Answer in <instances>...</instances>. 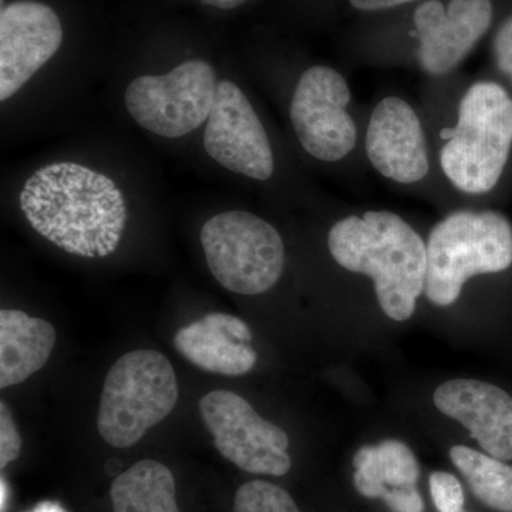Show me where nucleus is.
Listing matches in <instances>:
<instances>
[{
	"mask_svg": "<svg viewBox=\"0 0 512 512\" xmlns=\"http://www.w3.org/2000/svg\"><path fill=\"white\" fill-rule=\"evenodd\" d=\"M431 500L437 512H466V494L454 474L434 471L429 478Z\"/></svg>",
	"mask_w": 512,
	"mask_h": 512,
	"instance_id": "obj_20",
	"label": "nucleus"
},
{
	"mask_svg": "<svg viewBox=\"0 0 512 512\" xmlns=\"http://www.w3.org/2000/svg\"><path fill=\"white\" fill-rule=\"evenodd\" d=\"M248 0H202L205 5L214 6V8L231 10L247 3Z\"/></svg>",
	"mask_w": 512,
	"mask_h": 512,
	"instance_id": "obj_24",
	"label": "nucleus"
},
{
	"mask_svg": "<svg viewBox=\"0 0 512 512\" xmlns=\"http://www.w3.org/2000/svg\"><path fill=\"white\" fill-rule=\"evenodd\" d=\"M491 0H427L414 12L419 35L417 52L421 69L430 74H446L463 62L490 29L493 22Z\"/></svg>",
	"mask_w": 512,
	"mask_h": 512,
	"instance_id": "obj_11",
	"label": "nucleus"
},
{
	"mask_svg": "<svg viewBox=\"0 0 512 512\" xmlns=\"http://www.w3.org/2000/svg\"><path fill=\"white\" fill-rule=\"evenodd\" d=\"M412 2H419V0H350L353 8L363 10V12H376V10L397 8V6L407 5V3Z\"/></svg>",
	"mask_w": 512,
	"mask_h": 512,
	"instance_id": "obj_23",
	"label": "nucleus"
},
{
	"mask_svg": "<svg viewBox=\"0 0 512 512\" xmlns=\"http://www.w3.org/2000/svg\"><path fill=\"white\" fill-rule=\"evenodd\" d=\"M247 323L227 313H210L178 330L175 349L192 365L222 376L251 372L258 355Z\"/></svg>",
	"mask_w": 512,
	"mask_h": 512,
	"instance_id": "obj_14",
	"label": "nucleus"
},
{
	"mask_svg": "<svg viewBox=\"0 0 512 512\" xmlns=\"http://www.w3.org/2000/svg\"><path fill=\"white\" fill-rule=\"evenodd\" d=\"M207 265L218 284L239 295H259L274 288L285 265L281 235L251 212L215 215L201 229Z\"/></svg>",
	"mask_w": 512,
	"mask_h": 512,
	"instance_id": "obj_5",
	"label": "nucleus"
},
{
	"mask_svg": "<svg viewBox=\"0 0 512 512\" xmlns=\"http://www.w3.org/2000/svg\"><path fill=\"white\" fill-rule=\"evenodd\" d=\"M466 512H468V511H466Z\"/></svg>",
	"mask_w": 512,
	"mask_h": 512,
	"instance_id": "obj_26",
	"label": "nucleus"
},
{
	"mask_svg": "<svg viewBox=\"0 0 512 512\" xmlns=\"http://www.w3.org/2000/svg\"><path fill=\"white\" fill-rule=\"evenodd\" d=\"M232 512H301L292 495L265 480L242 484L235 494Z\"/></svg>",
	"mask_w": 512,
	"mask_h": 512,
	"instance_id": "obj_19",
	"label": "nucleus"
},
{
	"mask_svg": "<svg viewBox=\"0 0 512 512\" xmlns=\"http://www.w3.org/2000/svg\"><path fill=\"white\" fill-rule=\"evenodd\" d=\"M494 56L498 69L512 82V18L498 30L494 40Z\"/></svg>",
	"mask_w": 512,
	"mask_h": 512,
	"instance_id": "obj_22",
	"label": "nucleus"
},
{
	"mask_svg": "<svg viewBox=\"0 0 512 512\" xmlns=\"http://www.w3.org/2000/svg\"><path fill=\"white\" fill-rule=\"evenodd\" d=\"M440 413L466 427L488 456L512 460V397L494 384L454 379L434 392Z\"/></svg>",
	"mask_w": 512,
	"mask_h": 512,
	"instance_id": "obj_13",
	"label": "nucleus"
},
{
	"mask_svg": "<svg viewBox=\"0 0 512 512\" xmlns=\"http://www.w3.org/2000/svg\"><path fill=\"white\" fill-rule=\"evenodd\" d=\"M349 103L348 83L336 70L313 66L302 74L289 113L293 130L306 153L326 163L349 156L357 140Z\"/></svg>",
	"mask_w": 512,
	"mask_h": 512,
	"instance_id": "obj_8",
	"label": "nucleus"
},
{
	"mask_svg": "<svg viewBox=\"0 0 512 512\" xmlns=\"http://www.w3.org/2000/svg\"><path fill=\"white\" fill-rule=\"evenodd\" d=\"M200 413L218 453L234 466L256 476L282 477L291 470L288 434L244 397L214 390L200 400Z\"/></svg>",
	"mask_w": 512,
	"mask_h": 512,
	"instance_id": "obj_7",
	"label": "nucleus"
},
{
	"mask_svg": "<svg viewBox=\"0 0 512 512\" xmlns=\"http://www.w3.org/2000/svg\"><path fill=\"white\" fill-rule=\"evenodd\" d=\"M450 458L481 504L493 511L512 512L511 466L466 446L451 447Z\"/></svg>",
	"mask_w": 512,
	"mask_h": 512,
	"instance_id": "obj_18",
	"label": "nucleus"
},
{
	"mask_svg": "<svg viewBox=\"0 0 512 512\" xmlns=\"http://www.w3.org/2000/svg\"><path fill=\"white\" fill-rule=\"evenodd\" d=\"M2 512H5V481L2 480Z\"/></svg>",
	"mask_w": 512,
	"mask_h": 512,
	"instance_id": "obj_25",
	"label": "nucleus"
},
{
	"mask_svg": "<svg viewBox=\"0 0 512 512\" xmlns=\"http://www.w3.org/2000/svg\"><path fill=\"white\" fill-rule=\"evenodd\" d=\"M214 67L187 60L164 76H140L128 84L124 101L138 126L165 138L187 136L210 117L217 92Z\"/></svg>",
	"mask_w": 512,
	"mask_h": 512,
	"instance_id": "obj_6",
	"label": "nucleus"
},
{
	"mask_svg": "<svg viewBox=\"0 0 512 512\" xmlns=\"http://www.w3.org/2000/svg\"><path fill=\"white\" fill-rule=\"evenodd\" d=\"M212 160L235 174L266 181L275 170L274 153L261 120L237 84H217L204 138Z\"/></svg>",
	"mask_w": 512,
	"mask_h": 512,
	"instance_id": "obj_9",
	"label": "nucleus"
},
{
	"mask_svg": "<svg viewBox=\"0 0 512 512\" xmlns=\"http://www.w3.org/2000/svg\"><path fill=\"white\" fill-rule=\"evenodd\" d=\"M170 468L156 460H141L127 468L110 488L113 512H181Z\"/></svg>",
	"mask_w": 512,
	"mask_h": 512,
	"instance_id": "obj_17",
	"label": "nucleus"
},
{
	"mask_svg": "<svg viewBox=\"0 0 512 512\" xmlns=\"http://www.w3.org/2000/svg\"><path fill=\"white\" fill-rule=\"evenodd\" d=\"M328 245L342 268L373 279L377 301L390 319L412 318L424 292L427 245L402 217L389 211L352 215L333 225Z\"/></svg>",
	"mask_w": 512,
	"mask_h": 512,
	"instance_id": "obj_1",
	"label": "nucleus"
},
{
	"mask_svg": "<svg viewBox=\"0 0 512 512\" xmlns=\"http://www.w3.org/2000/svg\"><path fill=\"white\" fill-rule=\"evenodd\" d=\"M177 402V375L170 360L156 350L128 352L104 380L97 429L111 447L134 446L170 416Z\"/></svg>",
	"mask_w": 512,
	"mask_h": 512,
	"instance_id": "obj_4",
	"label": "nucleus"
},
{
	"mask_svg": "<svg viewBox=\"0 0 512 512\" xmlns=\"http://www.w3.org/2000/svg\"><path fill=\"white\" fill-rule=\"evenodd\" d=\"M22 439L12 412L5 402L0 403V468H6L19 457Z\"/></svg>",
	"mask_w": 512,
	"mask_h": 512,
	"instance_id": "obj_21",
	"label": "nucleus"
},
{
	"mask_svg": "<svg viewBox=\"0 0 512 512\" xmlns=\"http://www.w3.org/2000/svg\"><path fill=\"white\" fill-rule=\"evenodd\" d=\"M56 343V329L45 319L18 309L0 312V387L16 386L46 365Z\"/></svg>",
	"mask_w": 512,
	"mask_h": 512,
	"instance_id": "obj_15",
	"label": "nucleus"
},
{
	"mask_svg": "<svg viewBox=\"0 0 512 512\" xmlns=\"http://www.w3.org/2000/svg\"><path fill=\"white\" fill-rule=\"evenodd\" d=\"M353 484L357 493L370 500H386L397 491L416 488L420 466L412 448L399 440H384L363 446L353 457Z\"/></svg>",
	"mask_w": 512,
	"mask_h": 512,
	"instance_id": "obj_16",
	"label": "nucleus"
},
{
	"mask_svg": "<svg viewBox=\"0 0 512 512\" xmlns=\"http://www.w3.org/2000/svg\"><path fill=\"white\" fill-rule=\"evenodd\" d=\"M63 28L55 10L19 0L0 12V101L25 86L60 49Z\"/></svg>",
	"mask_w": 512,
	"mask_h": 512,
	"instance_id": "obj_10",
	"label": "nucleus"
},
{
	"mask_svg": "<svg viewBox=\"0 0 512 512\" xmlns=\"http://www.w3.org/2000/svg\"><path fill=\"white\" fill-rule=\"evenodd\" d=\"M443 137L440 163L451 184L473 195L493 190L512 147L511 97L500 84H474L460 101L457 126Z\"/></svg>",
	"mask_w": 512,
	"mask_h": 512,
	"instance_id": "obj_2",
	"label": "nucleus"
},
{
	"mask_svg": "<svg viewBox=\"0 0 512 512\" xmlns=\"http://www.w3.org/2000/svg\"><path fill=\"white\" fill-rule=\"evenodd\" d=\"M511 265L512 227L503 214L454 212L430 232L423 293L434 305L450 306L468 279Z\"/></svg>",
	"mask_w": 512,
	"mask_h": 512,
	"instance_id": "obj_3",
	"label": "nucleus"
},
{
	"mask_svg": "<svg viewBox=\"0 0 512 512\" xmlns=\"http://www.w3.org/2000/svg\"><path fill=\"white\" fill-rule=\"evenodd\" d=\"M366 153L373 167L396 183H417L429 174L423 127L416 111L399 97H387L373 110Z\"/></svg>",
	"mask_w": 512,
	"mask_h": 512,
	"instance_id": "obj_12",
	"label": "nucleus"
}]
</instances>
